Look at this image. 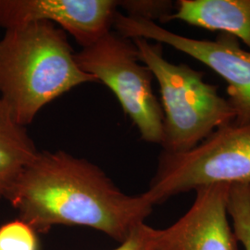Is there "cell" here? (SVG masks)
<instances>
[{
	"label": "cell",
	"instance_id": "obj_1",
	"mask_svg": "<svg viewBox=\"0 0 250 250\" xmlns=\"http://www.w3.org/2000/svg\"><path fill=\"white\" fill-rule=\"evenodd\" d=\"M37 233L83 226L119 243L151 214L144 192L127 195L92 162L63 150L38 151L6 198Z\"/></svg>",
	"mask_w": 250,
	"mask_h": 250
},
{
	"label": "cell",
	"instance_id": "obj_2",
	"mask_svg": "<svg viewBox=\"0 0 250 250\" xmlns=\"http://www.w3.org/2000/svg\"><path fill=\"white\" fill-rule=\"evenodd\" d=\"M86 83L66 32L49 21L7 30L0 39V97L22 126L63 94Z\"/></svg>",
	"mask_w": 250,
	"mask_h": 250
},
{
	"label": "cell",
	"instance_id": "obj_3",
	"mask_svg": "<svg viewBox=\"0 0 250 250\" xmlns=\"http://www.w3.org/2000/svg\"><path fill=\"white\" fill-rule=\"evenodd\" d=\"M140 61L160 86L163 111L162 151H188L218 128L234 122L235 113L204 73L188 64L170 62L163 46L141 37L132 38Z\"/></svg>",
	"mask_w": 250,
	"mask_h": 250
},
{
	"label": "cell",
	"instance_id": "obj_4",
	"mask_svg": "<svg viewBox=\"0 0 250 250\" xmlns=\"http://www.w3.org/2000/svg\"><path fill=\"white\" fill-rule=\"evenodd\" d=\"M250 183V123L224 125L188 151H161L145 192L154 205L214 184Z\"/></svg>",
	"mask_w": 250,
	"mask_h": 250
},
{
	"label": "cell",
	"instance_id": "obj_5",
	"mask_svg": "<svg viewBox=\"0 0 250 250\" xmlns=\"http://www.w3.org/2000/svg\"><path fill=\"white\" fill-rule=\"evenodd\" d=\"M75 60L83 72L94 76L114 94L141 139L161 146L162 107L152 88L151 72L140 61L133 40L110 31L96 43L75 53Z\"/></svg>",
	"mask_w": 250,
	"mask_h": 250
},
{
	"label": "cell",
	"instance_id": "obj_6",
	"mask_svg": "<svg viewBox=\"0 0 250 250\" xmlns=\"http://www.w3.org/2000/svg\"><path fill=\"white\" fill-rule=\"evenodd\" d=\"M112 26L126 38L141 37L170 45L205 64L227 84V99L235 113L233 123L250 124V50L242 48L236 37L220 33L215 40L190 38L167 30L159 23L127 16L119 10Z\"/></svg>",
	"mask_w": 250,
	"mask_h": 250
},
{
	"label": "cell",
	"instance_id": "obj_7",
	"mask_svg": "<svg viewBox=\"0 0 250 250\" xmlns=\"http://www.w3.org/2000/svg\"><path fill=\"white\" fill-rule=\"evenodd\" d=\"M117 11L114 0H0V27L49 21L83 48L110 32Z\"/></svg>",
	"mask_w": 250,
	"mask_h": 250
},
{
	"label": "cell",
	"instance_id": "obj_8",
	"mask_svg": "<svg viewBox=\"0 0 250 250\" xmlns=\"http://www.w3.org/2000/svg\"><path fill=\"white\" fill-rule=\"evenodd\" d=\"M230 186L197 189L188 211L169 227L157 229L160 250H239L228 213Z\"/></svg>",
	"mask_w": 250,
	"mask_h": 250
},
{
	"label": "cell",
	"instance_id": "obj_9",
	"mask_svg": "<svg viewBox=\"0 0 250 250\" xmlns=\"http://www.w3.org/2000/svg\"><path fill=\"white\" fill-rule=\"evenodd\" d=\"M172 20L231 35L250 50V0H179Z\"/></svg>",
	"mask_w": 250,
	"mask_h": 250
},
{
	"label": "cell",
	"instance_id": "obj_10",
	"mask_svg": "<svg viewBox=\"0 0 250 250\" xmlns=\"http://www.w3.org/2000/svg\"><path fill=\"white\" fill-rule=\"evenodd\" d=\"M38 149L27 132L0 97V200L6 199Z\"/></svg>",
	"mask_w": 250,
	"mask_h": 250
},
{
	"label": "cell",
	"instance_id": "obj_11",
	"mask_svg": "<svg viewBox=\"0 0 250 250\" xmlns=\"http://www.w3.org/2000/svg\"><path fill=\"white\" fill-rule=\"evenodd\" d=\"M228 213L238 243L250 250V183L230 186Z\"/></svg>",
	"mask_w": 250,
	"mask_h": 250
},
{
	"label": "cell",
	"instance_id": "obj_12",
	"mask_svg": "<svg viewBox=\"0 0 250 250\" xmlns=\"http://www.w3.org/2000/svg\"><path fill=\"white\" fill-rule=\"evenodd\" d=\"M117 4L126 12L125 15L156 23L170 21L175 7L174 2L168 0H124L117 1Z\"/></svg>",
	"mask_w": 250,
	"mask_h": 250
},
{
	"label": "cell",
	"instance_id": "obj_13",
	"mask_svg": "<svg viewBox=\"0 0 250 250\" xmlns=\"http://www.w3.org/2000/svg\"><path fill=\"white\" fill-rule=\"evenodd\" d=\"M0 250H40L38 233L17 219L0 226Z\"/></svg>",
	"mask_w": 250,
	"mask_h": 250
},
{
	"label": "cell",
	"instance_id": "obj_14",
	"mask_svg": "<svg viewBox=\"0 0 250 250\" xmlns=\"http://www.w3.org/2000/svg\"><path fill=\"white\" fill-rule=\"evenodd\" d=\"M112 250H160L157 229L146 224L138 225L125 241Z\"/></svg>",
	"mask_w": 250,
	"mask_h": 250
}]
</instances>
